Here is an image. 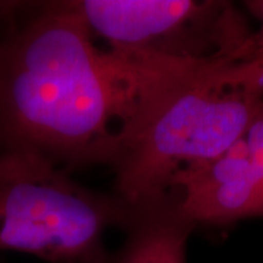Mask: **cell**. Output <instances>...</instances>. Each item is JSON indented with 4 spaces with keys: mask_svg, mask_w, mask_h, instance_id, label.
Segmentation results:
<instances>
[{
    "mask_svg": "<svg viewBox=\"0 0 263 263\" xmlns=\"http://www.w3.org/2000/svg\"><path fill=\"white\" fill-rule=\"evenodd\" d=\"M133 209L122 245L111 250L108 263H187L189 238L197 227L174 193Z\"/></svg>",
    "mask_w": 263,
    "mask_h": 263,
    "instance_id": "obj_5",
    "label": "cell"
},
{
    "mask_svg": "<svg viewBox=\"0 0 263 263\" xmlns=\"http://www.w3.org/2000/svg\"><path fill=\"white\" fill-rule=\"evenodd\" d=\"M202 63L101 47L72 0L3 2L0 151H34L70 173L113 170Z\"/></svg>",
    "mask_w": 263,
    "mask_h": 263,
    "instance_id": "obj_1",
    "label": "cell"
},
{
    "mask_svg": "<svg viewBox=\"0 0 263 263\" xmlns=\"http://www.w3.org/2000/svg\"><path fill=\"white\" fill-rule=\"evenodd\" d=\"M216 187L245 219L263 218V111L212 164Z\"/></svg>",
    "mask_w": 263,
    "mask_h": 263,
    "instance_id": "obj_6",
    "label": "cell"
},
{
    "mask_svg": "<svg viewBox=\"0 0 263 263\" xmlns=\"http://www.w3.org/2000/svg\"><path fill=\"white\" fill-rule=\"evenodd\" d=\"M263 111V69L246 51L203 62L176 85L111 171L113 192L138 206L173 195L174 183L238 141Z\"/></svg>",
    "mask_w": 263,
    "mask_h": 263,
    "instance_id": "obj_2",
    "label": "cell"
},
{
    "mask_svg": "<svg viewBox=\"0 0 263 263\" xmlns=\"http://www.w3.org/2000/svg\"><path fill=\"white\" fill-rule=\"evenodd\" d=\"M247 16L257 22L253 34V59L263 69V0H249L243 3Z\"/></svg>",
    "mask_w": 263,
    "mask_h": 263,
    "instance_id": "obj_7",
    "label": "cell"
},
{
    "mask_svg": "<svg viewBox=\"0 0 263 263\" xmlns=\"http://www.w3.org/2000/svg\"><path fill=\"white\" fill-rule=\"evenodd\" d=\"M2 8H3V2H0V15H2Z\"/></svg>",
    "mask_w": 263,
    "mask_h": 263,
    "instance_id": "obj_8",
    "label": "cell"
},
{
    "mask_svg": "<svg viewBox=\"0 0 263 263\" xmlns=\"http://www.w3.org/2000/svg\"><path fill=\"white\" fill-rule=\"evenodd\" d=\"M133 211L114 192L84 186L34 151H0V252L47 263H108L105 235L123 231Z\"/></svg>",
    "mask_w": 263,
    "mask_h": 263,
    "instance_id": "obj_3",
    "label": "cell"
},
{
    "mask_svg": "<svg viewBox=\"0 0 263 263\" xmlns=\"http://www.w3.org/2000/svg\"><path fill=\"white\" fill-rule=\"evenodd\" d=\"M0 263H2V262H0Z\"/></svg>",
    "mask_w": 263,
    "mask_h": 263,
    "instance_id": "obj_9",
    "label": "cell"
},
{
    "mask_svg": "<svg viewBox=\"0 0 263 263\" xmlns=\"http://www.w3.org/2000/svg\"><path fill=\"white\" fill-rule=\"evenodd\" d=\"M105 48L176 62H206L246 51L253 25L226 0H72Z\"/></svg>",
    "mask_w": 263,
    "mask_h": 263,
    "instance_id": "obj_4",
    "label": "cell"
}]
</instances>
